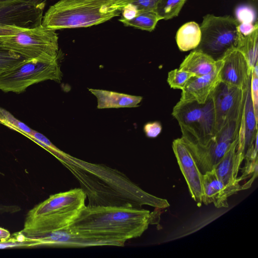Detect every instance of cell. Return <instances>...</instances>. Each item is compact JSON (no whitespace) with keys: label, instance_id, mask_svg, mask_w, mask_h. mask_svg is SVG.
Segmentation results:
<instances>
[{"label":"cell","instance_id":"13","mask_svg":"<svg viewBox=\"0 0 258 258\" xmlns=\"http://www.w3.org/2000/svg\"><path fill=\"white\" fill-rule=\"evenodd\" d=\"M250 80L244 90L237 145V150L242 154L244 159L255 148H257V119L255 115L251 97Z\"/></svg>","mask_w":258,"mask_h":258},{"label":"cell","instance_id":"7","mask_svg":"<svg viewBox=\"0 0 258 258\" xmlns=\"http://www.w3.org/2000/svg\"><path fill=\"white\" fill-rule=\"evenodd\" d=\"M58 58L25 59L0 74V90L20 93L30 86L46 80L59 82L62 73Z\"/></svg>","mask_w":258,"mask_h":258},{"label":"cell","instance_id":"29","mask_svg":"<svg viewBox=\"0 0 258 258\" xmlns=\"http://www.w3.org/2000/svg\"><path fill=\"white\" fill-rule=\"evenodd\" d=\"M236 19L239 23H252L255 19L253 10L249 7L241 6L235 11Z\"/></svg>","mask_w":258,"mask_h":258},{"label":"cell","instance_id":"26","mask_svg":"<svg viewBox=\"0 0 258 258\" xmlns=\"http://www.w3.org/2000/svg\"><path fill=\"white\" fill-rule=\"evenodd\" d=\"M24 136L28 137L35 142L37 143L38 144L55 156L57 159H58L64 153L55 147L44 135L37 131L32 130L30 133L26 134Z\"/></svg>","mask_w":258,"mask_h":258},{"label":"cell","instance_id":"15","mask_svg":"<svg viewBox=\"0 0 258 258\" xmlns=\"http://www.w3.org/2000/svg\"><path fill=\"white\" fill-rule=\"evenodd\" d=\"M202 182L203 203L206 205L213 203L217 208L228 207V198L245 189L243 184L233 186L224 184L213 170L203 174Z\"/></svg>","mask_w":258,"mask_h":258},{"label":"cell","instance_id":"31","mask_svg":"<svg viewBox=\"0 0 258 258\" xmlns=\"http://www.w3.org/2000/svg\"><path fill=\"white\" fill-rule=\"evenodd\" d=\"M123 19L130 20L135 18L139 13L137 8L132 4H127L122 9L121 11Z\"/></svg>","mask_w":258,"mask_h":258},{"label":"cell","instance_id":"14","mask_svg":"<svg viewBox=\"0 0 258 258\" xmlns=\"http://www.w3.org/2000/svg\"><path fill=\"white\" fill-rule=\"evenodd\" d=\"M216 70L211 73L201 77H192L182 90L179 101H196L205 103L211 98L212 94L221 82L220 71L222 60H217Z\"/></svg>","mask_w":258,"mask_h":258},{"label":"cell","instance_id":"24","mask_svg":"<svg viewBox=\"0 0 258 258\" xmlns=\"http://www.w3.org/2000/svg\"><path fill=\"white\" fill-rule=\"evenodd\" d=\"M192 77L190 73L176 69L168 72L167 81L170 88L182 90Z\"/></svg>","mask_w":258,"mask_h":258},{"label":"cell","instance_id":"23","mask_svg":"<svg viewBox=\"0 0 258 258\" xmlns=\"http://www.w3.org/2000/svg\"><path fill=\"white\" fill-rule=\"evenodd\" d=\"M187 0H160L154 11L161 20L177 17Z\"/></svg>","mask_w":258,"mask_h":258},{"label":"cell","instance_id":"8","mask_svg":"<svg viewBox=\"0 0 258 258\" xmlns=\"http://www.w3.org/2000/svg\"><path fill=\"white\" fill-rule=\"evenodd\" d=\"M240 121L241 119L228 123L204 145L181 138L202 174L213 170L233 143L238 139Z\"/></svg>","mask_w":258,"mask_h":258},{"label":"cell","instance_id":"21","mask_svg":"<svg viewBox=\"0 0 258 258\" xmlns=\"http://www.w3.org/2000/svg\"><path fill=\"white\" fill-rule=\"evenodd\" d=\"M258 27L249 34L242 35L238 49L245 57L252 71L257 64Z\"/></svg>","mask_w":258,"mask_h":258},{"label":"cell","instance_id":"2","mask_svg":"<svg viewBox=\"0 0 258 258\" xmlns=\"http://www.w3.org/2000/svg\"><path fill=\"white\" fill-rule=\"evenodd\" d=\"M86 198L79 188L51 195L28 212L20 232L30 238L69 227L86 206Z\"/></svg>","mask_w":258,"mask_h":258},{"label":"cell","instance_id":"33","mask_svg":"<svg viewBox=\"0 0 258 258\" xmlns=\"http://www.w3.org/2000/svg\"><path fill=\"white\" fill-rule=\"evenodd\" d=\"M11 237L10 232L3 228L0 227V242L3 243L8 241Z\"/></svg>","mask_w":258,"mask_h":258},{"label":"cell","instance_id":"6","mask_svg":"<svg viewBox=\"0 0 258 258\" xmlns=\"http://www.w3.org/2000/svg\"><path fill=\"white\" fill-rule=\"evenodd\" d=\"M172 115L178 122L183 140L204 145L216 133L212 98L203 104L179 101Z\"/></svg>","mask_w":258,"mask_h":258},{"label":"cell","instance_id":"16","mask_svg":"<svg viewBox=\"0 0 258 258\" xmlns=\"http://www.w3.org/2000/svg\"><path fill=\"white\" fill-rule=\"evenodd\" d=\"M28 238L34 242L35 246L80 247L101 246L99 242L82 235L72 229L69 226L58 230Z\"/></svg>","mask_w":258,"mask_h":258},{"label":"cell","instance_id":"12","mask_svg":"<svg viewBox=\"0 0 258 258\" xmlns=\"http://www.w3.org/2000/svg\"><path fill=\"white\" fill-rule=\"evenodd\" d=\"M221 59V82L244 90L251 79L252 71L242 52L238 48H234Z\"/></svg>","mask_w":258,"mask_h":258},{"label":"cell","instance_id":"17","mask_svg":"<svg viewBox=\"0 0 258 258\" xmlns=\"http://www.w3.org/2000/svg\"><path fill=\"white\" fill-rule=\"evenodd\" d=\"M238 143V139L233 143L213 169L218 178L227 185H240L242 180L238 177V173L244 157L237 150Z\"/></svg>","mask_w":258,"mask_h":258},{"label":"cell","instance_id":"28","mask_svg":"<svg viewBox=\"0 0 258 258\" xmlns=\"http://www.w3.org/2000/svg\"><path fill=\"white\" fill-rule=\"evenodd\" d=\"M257 64L251 71L250 80V93L254 111L256 118H258V72Z\"/></svg>","mask_w":258,"mask_h":258},{"label":"cell","instance_id":"30","mask_svg":"<svg viewBox=\"0 0 258 258\" xmlns=\"http://www.w3.org/2000/svg\"><path fill=\"white\" fill-rule=\"evenodd\" d=\"M143 130L147 137L154 138L161 133L162 125L159 121L149 122L144 125Z\"/></svg>","mask_w":258,"mask_h":258},{"label":"cell","instance_id":"34","mask_svg":"<svg viewBox=\"0 0 258 258\" xmlns=\"http://www.w3.org/2000/svg\"><path fill=\"white\" fill-rule=\"evenodd\" d=\"M69 1H85V0H69ZM112 1H116L117 0H112Z\"/></svg>","mask_w":258,"mask_h":258},{"label":"cell","instance_id":"9","mask_svg":"<svg viewBox=\"0 0 258 258\" xmlns=\"http://www.w3.org/2000/svg\"><path fill=\"white\" fill-rule=\"evenodd\" d=\"M46 0H0V26L32 28L42 24Z\"/></svg>","mask_w":258,"mask_h":258},{"label":"cell","instance_id":"4","mask_svg":"<svg viewBox=\"0 0 258 258\" xmlns=\"http://www.w3.org/2000/svg\"><path fill=\"white\" fill-rule=\"evenodd\" d=\"M58 40L55 31L42 24L32 28L0 26V46L25 59L58 58Z\"/></svg>","mask_w":258,"mask_h":258},{"label":"cell","instance_id":"1","mask_svg":"<svg viewBox=\"0 0 258 258\" xmlns=\"http://www.w3.org/2000/svg\"><path fill=\"white\" fill-rule=\"evenodd\" d=\"M157 215L141 208L88 205L69 227L102 246H122L141 236Z\"/></svg>","mask_w":258,"mask_h":258},{"label":"cell","instance_id":"32","mask_svg":"<svg viewBox=\"0 0 258 258\" xmlns=\"http://www.w3.org/2000/svg\"><path fill=\"white\" fill-rule=\"evenodd\" d=\"M257 27H258L257 21H256L254 24L252 23H239L238 29L239 32L243 36H246L250 34Z\"/></svg>","mask_w":258,"mask_h":258},{"label":"cell","instance_id":"3","mask_svg":"<svg viewBox=\"0 0 258 258\" xmlns=\"http://www.w3.org/2000/svg\"><path fill=\"white\" fill-rule=\"evenodd\" d=\"M121 11L112 0H59L43 17L42 25L56 31L87 27L118 16Z\"/></svg>","mask_w":258,"mask_h":258},{"label":"cell","instance_id":"20","mask_svg":"<svg viewBox=\"0 0 258 258\" xmlns=\"http://www.w3.org/2000/svg\"><path fill=\"white\" fill-rule=\"evenodd\" d=\"M201 39V31L199 25L191 21L182 25L177 30L175 40L180 51H187L196 49Z\"/></svg>","mask_w":258,"mask_h":258},{"label":"cell","instance_id":"22","mask_svg":"<svg viewBox=\"0 0 258 258\" xmlns=\"http://www.w3.org/2000/svg\"><path fill=\"white\" fill-rule=\"evenodd\" d=\"M161 19L154 11L139 12L133 19L127 20L120 18L119 21L126 26L151 32L154 30L158 22Z\"/></svg>","mask_w":258,"mask_h":258},{"label":"cell","instance_id":"10","mask_svg":"<svg viewBox=\"0 0 258 258\" xmlns=\"http://www.w3.org/2000/svg\"><path fill=\"white\" fill-rule=\"evenodd\" d=\"M211 98L214 105L216 132L228 123L241 119L244 90L221 82Z\"/></svg>","mask_w":258,"mask_h":258},{"label":"cell","instance_id":"19","mask_svg":"<svg viewBox=\"0 0 258 258\" xmlns=\"http://www.w3.org/2000/svg\"><path fill=\"white\" fill-rule=\"evenodd\" d=\"M217 65V61L202 51L195 49L185 57L178 69L190 73L195 77H201L215 71Z\"/></svg>","mask_w":258,"mask_h":258},{"label":"cell","instance_id":"25","mask_svg":"<svg viewBox=\"0 0 258 258\" xmlns=\"http://www.w3.org/2000/svg\"><path fill=\"white\" fill-rule=\"evenodd\" d=\"M25 59L13 51L0 46V74Z\"/></svg>","mask_w":258,"mask_h":258},{"label":"cell","instance_id":"18","mask_svg":"<svg viewBox=\"0 0 258 258\" xmlns=\"http://www.w3.org/2000/svg\"><path fill=\"white\" fill-rule=\"evenodd\" d=\"M89 90L96 97L98 109L136 107L143 99L142 96L111 91L96 89Z\"/></svg>","mask_w":258,"mask_h":258},{"label":"cell","instance_id":"27","mask_svg":"<svg viewBox=\"0 0 258 258\" xmlns=\"http://www.w3.org/2000/svg\"><path fill=\"white\" fill-rule=\"evenodd\" d=\"M160 0H117L116 5L121 11L122 8L127 4L135 6L139 12L154 11Z\"/></svg>","mask_w":258,"mask_h":258},{"label":"cell","instance_id":"11","mask_svg":"<svg viewBox=\"0 0 258 258\" xmlns=\"http://www.w3.org/2000/svg\"><path fill=\"white\" fill-rule=\"evenodd\" d=\"M172 147L190 195L200 207L203 204L204 196L203 174L181 138L174 140Z\"/></svg>","mask_w":258,"mask_h":258},{"label":"cell","instance_id":"5","mask_svg":"<svg viewBox=\"0 0 258 258\" xmlns=\"http://www.w3.org/2000/svg\"><path fill=\"white\" fill-rule=\"evenodd\" d=\"M239 24L231 16L205 15L200 26L201 41L196 49L206 53L216 61L222 59L228 51L238 48L242 36L239 31Z\"/></svg>","mask_w":258,"mask_h":258}]
</instances>
